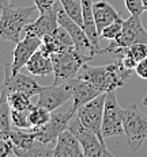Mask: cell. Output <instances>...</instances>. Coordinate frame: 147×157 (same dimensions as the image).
I'll list each match as a JSON object with an SVG mask.
<instances>
[{"label": "cell", "instance_id": "83f0119b", "mask_svg": "<svg viewBox=\"0 0 147 157\" xmlns=\"http://www.w3.org/2000/svg\"><path fill=\"white\" fill-rule=\"evenodd\" d=\"M41 50L44 52L45 54H48V56H51L52 57V54H55V53H57L59 50H60V45L57 44V41H56V38L53 37V35H44V37L41 38Z\"/></svg>", "mask_w": 147, "mask_h": 157}, {"label": "cell", "instance_id": "9a60e30c", "mask_svg": "<svg viewBox=\"0 0 147 157\" xmlns=\"http://www.w3.org/2000/svg\"><path fill=\"white\" fill-rule=\"evenodd\" d=\"M57 27H59V19L56 12V4H55L51 10L38 15V18L34 22H31V23L26 26L23 34L35 35V37L42 38L44 35H52L56 31Z\"/></svg>", "mask_w": 147, "mask_h": 157}, {"label": "cell", "instance_id": "6da1fadb", "mask_svg": "<svg viewBox=\"0 0 147 157\" xmlns=\"http://www.w3.org/2000/svg\"><path fill=\"white\" fill-rule=\"evenodd\" d=\"M133 73L135 71L124 67L121 60L119 58L113 63L101 65V67H91L89 64H84L78 73V78L87 80L101 88L104 92H109L124 87Z\"/></svg>", "mask_w": 147, "mask_h": 157}, {"label": "cell", "instance_id": "d590c367", "mask_svg": "<svg viewBox=\"0 0 147 157\" xmlns=\"http://www.w3.org/2000/svg\"><path fill=\"white\" fill-rule=\"evenodd\" d=\"M0 2H4V3H10L11 0H0Z\"/></svg>", "mask_w": 147, "mask_h": 157}, {"label": "cell", "instance_id": "5b68a950", "mask_svg": "<svg viewBox=\"0 0 147 157\" xmlns=\"http://www.w3.org/2000/svg\"><path fill=\"white\" fill-rule=\"evenodd\" d=\"M10 140L14 144V152L18 157H52V149L35 138L34 132H25V129L12 126Z\"/></svg>", "mask_w": 147, "mask_h": 157}, {"label": "cell", "instance_id": "8fae6325", "mask_svg": "<svg viewBox=\"0 0 147 157\" xmlns=\"http://www.w3.org/2000/svg\"><path fill=\"white\" fill-rule=\"evenodd\" d=\"M74 86H75V78L60 84L53 83L52 86L44 87V90L38 94L37 104L49 111H55L57 107L63 106L65 102L72 99Z\"/></svg>", "mask_w": 147, "mask_h": 157}, {"label": "cell", "instance_id": "4fadbf2b", "mask_svg": "<svg viewBox=\"0 0 147 157\" xmlns=\"http://www.w3.org/2000/svg\"><path fill=\"white\" fill-rule=\"evenodd\" d=\"M0 90L7 91L8 94L11 92H25L29 96H34L38 95L44 90V87L40 86L34 78L30 76L18 72L16 75L11 73V64H6L4 67V80H3Z\"/></svg>", "mask_w": 147, "mask_h": 157}, {"label": "cell", "instance_id": "4316f807", "mask_svg": "<svg viewBox=\"0 0 147 157\" xmlns=\"http://www.w3.org/2000/svg\"><path fill=\"white\" fill-rule=\"evenodd\" d=\"M123 23H124V21L120 18V19H117V21H114L113 23H110L109 26H106V27L101 31V34H100L101 38L108 39V41H114L123 30Z\"/></svg>", "mask_w": 147, "mask_h": 157}, {"label": "cell", "instance_id": "3957f363", "mask_svg": "<svg viewBox=\"0 0 147 157\" xmlns=\"http://www.w3.org/2000/svg\"><path fill=\"white\" fill-rule=\"evenodd\" d=\"M93 57L80 53L75 46L60 49L57 53L52 54L55 73V84H60L64 81L72 80L78 77L80 68L87 64Z\"/></svg>", "mask_w": 147, "mask_h": 157}, {"label": "cell", "instance_id": "2e32d148", "mask_svg": "<svg viewBox=\"0 0 147 157\" xmlns=\"http://www.w3.org/2000/svg\"><path fill=\"white\" fill-rule=\"evenodd\" d=\"M52 157H83L79 140L70 129L64 130L57 137L55 148L52 149Z\"/></svg>", "mask_w": 147, "mask_h": 157}, {"label": "cell", "instance_id": "1f68e13d", "mask_svg": "<svg viewBox=\"0 0 147 157\" xmlns=\"http://www.w3.org/2000/svg\"><path fill=\"white\" fill-rule=\"evenodd\" d=\"M59 2V0H34V4L37 6L38 11H40V14L42 12L48 11V10H51L55 4Z\"/></svg>", "mask_w": 147, "mask_h": 157}, {"label": "cell", "instance_id": "52a82bcc", "mask_svg": "<svg viewBox=\"0 0 147 157\" xmlns=\"http://www.w3.org/2000/svg\"><path fill=\"white\" fill-rule=\"evenodd\" d=\"M136 44H147V31L140 22V16L131 15L123 23V30L120 35L109 46L101 49V53H113L119 48L132 46Z\"/></svg>", "mask_w": 147, "mask_h": 157}, {"label": "cell", "instance_id": "ffe728a7", "mask_svg": "<svg viewBox=\"0 0 147 157\" xmlns=\"http://www.w3.org/2000/svg\"><path fill=\"white\" fill-rule=\"evenodd\" d=\"M26 69L34 76H48L53 73V63L52 57L45 54L41 49H38L34 54L30 57V60L26 64Z\"/></svg>", "mask_w": 147, "mask_h": 157}, {"label": "cell", "instance_id": "4dcf8cb0", "mask_svg": "<svg viewBox=\"0 0 147 157\" xmlns=\"http://www.w3.org/2000/svg\"><path fill=\"white\" fill-rule=\"evenodd\" d=\"M15 156L14 152V144L10 138H0V157H8Z\"/></svg>", "mask_w": 147, "mask_h": 157}, {"label": "cell", "instance_id": "44dd1931", "mask_svg": "<svg viewBox=\"0 0 147 157\" xmlns=\"http://www.w3.org/2000/svg\"><path fill=\"white\" fill-rule=\"evenodd\" d=\"M12 129L11 122V107L8 103V92L0 90V132L2 138H10Z\"/></svg>", "mask_w": 147, "mask_h": 157}, {"label": "cell", "instance_id": "e0dca14e", "mask_svg": "<svg viewBox=\"0 0 147 157\" xmlns=\"http://www.w3.org/2000/svg\"><path fill=\"white\" fill-rule=\"evenodd\" d=\"M104 94V91L93 83L83 78H75V86H74V96H72V109L76 111L80 106L86 104L87 102L93 100L98 95Z\"/></svg>", "mask_w": 147, "mask_h": 157}, {"label": "cell", "instance_id": "8992f818", "mask_svg": "<svg viewBox=\"0 0 147 157\" xmlns=\"http://www.w3.org/2000/svg\"><path fill=\"white\" fill-rule=\"evenodd\" d=\"M68 129L79 140L80 146L83 149V157H112L113 156V153L110 150H108L105 142L101 141L100 137L94 132H91L90 129H87V127L82 125V122L78 119L76 115L71 119Z\"/></svg>", "mask_w": 147, "mask_h": 157}, {"label": "cell", "instance_id": "30bf717a", "mask_svg": "<svg viewBox=\"0 0 147 157\" xmlns=\"http://www.w3.org/2000/svg\"><path fill=\"white\" fill-rule=\"evenodd\" d=\"M105 99H106V92L98 95L93 100L80 106L76 110V114H75L78 117V119L82 122V125L96 133L102 142H105V138L102 136V119H104Z\"/></svg>", "mask_w": 147, "mask_h": 157}, {"label": "cell", "instance_id": "484cf974", "mask_svg": "<svg viewBox=\"0 0 147 157\" xmlns=\"http://www.w3.org/2000/svg\"><path fill=\"white\" fill-rule=\"evenodd\" d=\"M120 52H125L132 56L135 60H143L145 57H147V44H136L132 45V46H127V48H119L113 52V54H117Z\"/></svg>", "mask_w": 147, "mask_h": 157}, {"label": "cell", "instance_id": "7c38bea8", "mask_svg": "<svg viewBox=\"0 0 147 157\" xmlns=\"http://www.w3.org/2000/svg\"><path fill=\"white\" fill-rule=\"evenodd\" d=\"M56 12H57V19H59V25H61L63 27L70 33L71 38L74 41V45L80 53L90 56V57H94L96 53L93 50V46H91V42L89 37H87L86 31H84L83 26H80L79 23H76L75 21L68 16V14L64 11L63 6H61L60 0L56 3Z\"/></svg>", "mask_w": 147, "mask_h": 157}, {"label": "cell", "instance_id": "d4e9b609", "mask_svg": "<svg viewBox=\"0 0 147 157\" xmlns=\"http://www.w3.org/2000/svg\"><path fill=\"white\" fill-rule=\"evenodd\" d=\"M11 122L12 126L19 129L31 130L30 121H29V110H15L11 109Z\"/></svg>", "mask_w": 147, "mask_h": 157}, {"label": "cell", "instance_id": "9c48e42d", "mask_svg": "<svg viewBox=\"0 0 147 157\" xmlns=\"http://www.w3.org/2000/svg\"><path fill=\"white\" fill-rule=\"evenodd\" d=\"M104 138L124 136V110L120 107L116 98V91L106 92L102 119Z\"/></svg>", "mask_w": 147, "mask_h": 157}, {"label": "cell", "instance_id": "277c9868", "mask_svg": "<svg viewBox=\"0 0 147 157\" xmlns=\"http://www.w3.org/2000/svg\"><path fill=\"white\" fill-rule=\"evenodd\" d=\"M124 136L132 152L139 150L147 140V115L140 113L136 103L124 110Z\"/></svg>", "mask_w": 147, "mask_h": 157}, {"label": "cell", "instance_id": "d6a6232c", "mask_svg": "<svg viewBox=\"0 0 147 157\" xmlns=\"http://www.w3.org/2000/svg\"><path fill=\"white\" fill-rule=\"evenodd\" d=\"M135 73L138 75L140 78H145L147 80V57H145L143 60H140L138 65L135 68Z\"/></svg>", "mask_w": 147, "mask_h": 157}, {"label": "cell", "instance_id": "836d02e7", "mask_svg": "<svg viewBox=\"0 0 147 157\" xmlns=\"http://www.w3.org/2000/svg\"><path fill=\"white\" fill-rule=\"evenodd\" d=\"M143 2V7H145V11H147V0H142Z\"/></svg>", "mask_w": 147, "mask_h": 157}, {"label": "cell", "instance_id": "e575fe53", "mask_svg": "<svg viewBox=\"0 0 147 157\" xmlns=\"http://www.w3.org/2000/svg\"><path fill=\"white\" fill-rule=\"evenodd\" d=\"M142 103H143V106H146V107H147V95H146L145 99H143V102H142Z\"/></svg>", "mask_w": 147, "mask_h": 157}, {"label": "cell", "instance_id": "ac0fdd59", "mask_svg": "<svg viewBox=\"0 0 147 157\" xmlns=\"http://www.w3.org/2000/svg\"><path fill=\"white\" fill-rule=\"evenodd\" d=\"M82 6H83V29L91 42L94 53L100 54L101 53V46H100L101 35L97 29V23H96V19H94V14H93V0H82Z\"/></svg>", "mask_w": 147, "mask_h": 157}, {"label": "cell", "instance_id": "5bb4252c", "mask_svg": "<svg viewBox=\"0 0 147 157\" xmlns=\"http://www.w3.org/2000/svg\"><path fill=\"white\" fill-rule=\"evenodd\" d=\"M41 38L35 35H25L23 39L15 44V49L12 52V63L11 73L16 75L23 67H26L27 61L38 49L41 48Z\"/></svg>", "mask_w": 147, "mask_h": 157}, {"label": "cell", "instance_id": "d6986e66", "mask_svg": "<svg viewBox=\"0 0 147 157\" xmlns=\"http://www.w3.org/2000/svg\"><path fill=\"white\" fill-rule=\"evenodd\" d=\"M93 14L100 34L106 26H109L114 21L121 18L113 6H110L108 2H101V0L100 2H93Z\"/></svg>", "mask_w": 147, "mask_h": 157}, {"label": "cell", "instance_id": "603a6c76", "mask_svg": "<svg viewBox=\"0 0 147 157\" xmlns=\"http://www.w3.org/2000/svg\"><path fill=\"white\" fill-rule=\"evenodd\" d=\"M61 6H63L64 11L68 14L72 21L80 26H83V6H82V0H60Z\"/></svg>", "mask_w": 147, "mask_h": 157}, {"label": "cell", "instance_id": "cb8c5ba5", "mask_svg": "<svg viewBox=\"0 0 147 157\" xmlns=\"http://www.w3.org/2000/svg\"><path fill=\"white\" fill-rule=\"evenodd\" d=\"M30 98L25 92H11L8 94V103L11 109L15 110H29L33 106Z\"/></svg>", "mask_w": 147, "mask_h": 157}, {"label": "cell", "instance_id": "8d00e7d4", "mask_svg": "<svg viewBox=\"0 0 147 157\" xmlns=\"http://www.w3.org/2000/svg\"><path fill=\"white\" fill-rule=\"evenodd\" d=\"M0 138H2V132H0Z\"/></svg>", "mask_w": 147, "mask_h": 157}, {"label": "cell", "instance_id": "ba28073f", "mask_svg": "<svg viewBox=\"0 0 147 157\" xmlns=\"http://www.w3.org/2000/svg\"><path fill=\"white\" fill-rule=\"evenodd\" d=\"M75 114H76V111L72 109V106L67 111H56V113L52 111L51 119L44 126L31 129L35 134V138L48 146L51 144H56L57 137L60 136V133L68 129L71 119L75 117Z\"/></svg>", "mask_w": 147, "mask_h": 157}, {"label": "cell", "instance_id": "7a4b0ae2", "mask_svg": "<svg viewBox=\"0 0 147 157\" xmlns=\"http://www.w3.org/2000/svg\"><path fill=\"white\" fill-rule=\"evenodd\" d=\"M0 38L12 44L21 41V34L25 27L38 18L37 12L40 14L35 4L31 7L16 8L11 6V3L0 2Z\"/></svg>", "mask_w": 147, "mask_h": 157}, {"label": "cell", "instance_id": "7402d4cb", "mask_svg": "<svg viewBox=\"0 0 147 157\" xmlns=\"http://www.w3.org/2000/svg\"><path fill=\"white\" fill-rule=\"evenodd\" d=\"M51 115H52V111L38 106L37 103L33 104L30 109H29V121H30L31 129L44 126L51 119Z\"/></svg>", "mask_w": 147, "mask_h": 157}, {"label": "cell", "instance_id": "f1b7e54d", "mask_svg": "<svg viewBox=\"0 0 147 157\" xmlns=\"http://www.w3.org/2000/svg\"><path fill=\"white\" fill-rule=\"evenodd\" d=\"M52 35H53V37L56 38L57 44L60 45V48H61V49H64V48H70V46H75L72 38H71V35H70V33L65 30V29H64L61 25H59V27L56 29V31H55Z\"/></svg>", "mask_w": 147, "mask_h": 157}, {"label": "cell", "instance_id": "f546056e", "mask_svg": "<svg viewBox=\"0 0 147 157\" xmlns=\"http://www.w3.org/2000/svg\"><path fill=\"white\" fill-rule=\"evenodd\" d=\"M124 3H125V7L129 11L131 15L140 16L143 14V11H145L142 0H124Z\"/></svg>", "mask_w": 147, "mask_h": 157}, {"label": "cell", "instance_id": "74e56055", "mask_svg": "<svg viewBox=\"0 0 147 157\" xmlns=\"http://www.w3.org/2000/svg\"><path fill=\"white\" fill-rule=\"evenodd\" d=\"M0 69H2V65H0Z\"/></svg>", "mask_w": 147, "mask_h": 157}]
</instances>
